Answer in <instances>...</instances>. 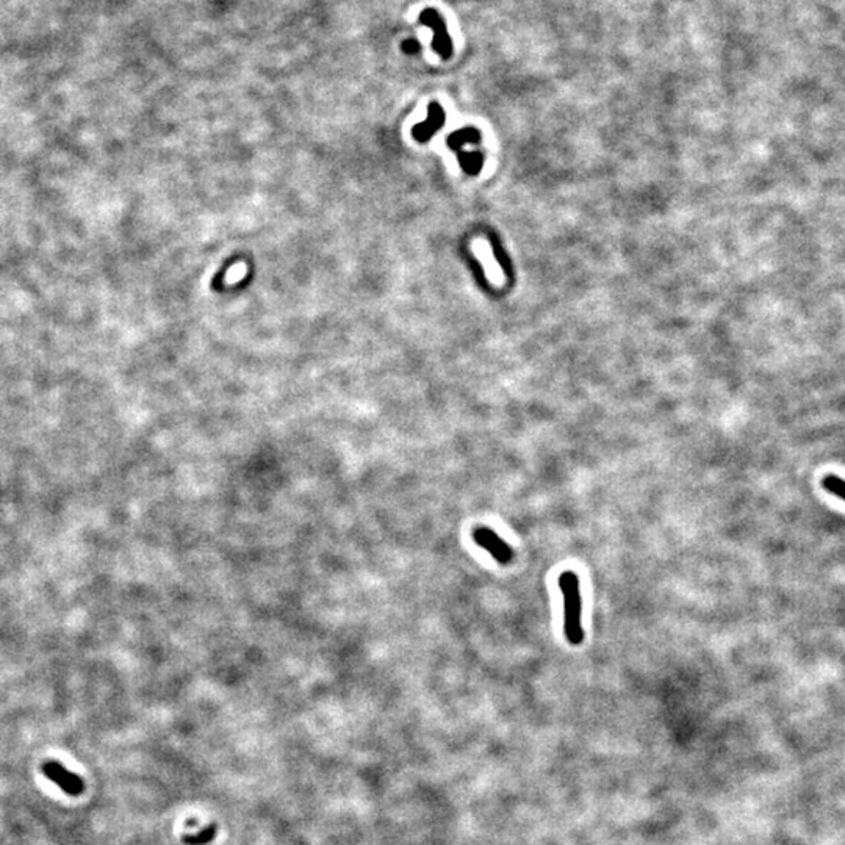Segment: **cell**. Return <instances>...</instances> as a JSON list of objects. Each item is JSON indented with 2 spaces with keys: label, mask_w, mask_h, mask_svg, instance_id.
<instances>
[{
  "label": "cell",
  "mask_w": 845,
  "mask_h": 845,
  "mask_svg": "<svg viewBox=\"0 0 845 845\" xmlns=\"http://www.w3.org/2000/svg\"><path fill=\"white\" fill-rule=\"evenodd\" d=\"M420 24L431 27L434 31V38H432L434 52L440 55L443 60H449L451 56H453L454 47H453V39H451V36L448 34L446 24H445V21H443L441 14L437 10H434V8H426V10H423L420 14Z\"/></svg>",
  "instance_id": "7a4b0ae2"
},
{
  "label": "cell",
  "mask_w": 845,
  "mask_h": 845,
  "mask_svg": "<svg viewBox=\"0 0 845 845\" xmlns=\"http://www.w3.org/2000/svg\"><path fill=\"white\" fill-rule=\"evenodd\" d=\"M401 49H403V52L407 55H415L421 51V44L418 43L416 39H406Z\"/></svg>",
  "instance_id": "9c48e42d"
},
{
  "label": "cell",
  "mask_w": 845,
  "mask_h": 845,
  "mask_svg": "<svg viewBox=\"0 0 845 845\" xmlns=\"http://www.w3.org/2000/svg\"><path fill=\"white\" fill-rule=\"evenodd\" d=\"M824 487L830 491V494H833L834 496H838L845 501V479L838 478V476H834V474H830L824 479Z\"/></svg>",
  "instance_id": "ba28073f"
},
{
  "label": "cell",
  "mask_w": 845,
  "mask_h": 845,
  "mask_svg": "<svg viewBox=\"0 0 845 845\" xmlns=\"http://www.w3.org/2000/svg\"><path fill=\"white\" fill-rule=\"evenodd\" d=\"M479 139H481L479 130L469 127V129L457 130L456 134L451 135L448 138V144H449V147H454V149H457V147H461L465 143H478Z\"/></svg>",
  "instance_id": "8992f818"
},
{
  "label": "cell",
  "mask_w": 845,
  "mask_h": 845,
  "mask_svg": "<svg viewBox=\"0 0 845 845\" xmlns=\"http://www.w3.org/2000/svg\"><path fill=\"white\" fill-rule=\"evenodd\" d=\"M443 124H445V113H443V109L440 106V104L432 102L429 105L428 119L421 122V124H416L412 129V135L416 141L426 143V141H429L432 135L436 134L439 129L443 127Z\"/></svg>",
  "instance_id": "277c9868"
},
{
  "label": "cell",
  "mask_w": 845,
  "mask_h": 845,
  "mask_svg": "<svg viewBox=\"0 0 845 845\" xmlns=\"http://www.w3.org/2000/svg\"><path fill=\"white\" fill-rule=\"evenodd\" d=\"M459 161H461L465 172L474 176L481 171L484 159L479 152H461L459 154Z\"/></svg>",
  "instance_id": "52a82bcc"
},
{
  "label": "cell",
  "mask_w": 845,
  "mask_h": 845,
  "mask_svg": "<svg viewBox=\"0 0 845 845\" xmlns=\"http://www.w3.org/2000/svg\"><path fill=\"white\" fill-rule=\"evenodd\" d=\"M557 586L564 598V633L571 645H581L584 641L582 629V598L581 584L575 571H564L557 579Z\"/></svg>",
  "instance_id": "6da1fadb"
},
{
  "label": "cell",
  "mask_w": 845,
  "mask_h": 845,
  "mask_svg": "<svg viewBox=\"0 0 845 845\" xmlns=\"http://www.w3.org/2000/svg\"><path fill=\"white\" fill-rule=\"evenodd\" d=\"M473 540L476 541V545H479L482 549H486V551L494 556V559L496 562L503 565L512 562L514 553L511 546H509L494 529L486 526L476 528L473 531Z\"/></svg>",
  "instance_id": "3957f363"
},
{
  "label": "cell",
  "mask_w": 845,
  "mask_h": 845,
  "mask_svg": "<svg viewBox=\"0 0 845 845\" xmlns=\"http://www.w3.org/2000/svg\"><path fill=\"white\" fill-rule=\"evenodd\" d=\"M243 274H244V266H243V265H240V266H235V268L231 271V273H229V276H227L229 282H236L238 279H240Z\"/></svg>",
  "instance_id": "30bf717a"
},
{
  "label": "cell",
  "mask_w": 845,
  "mask_h": 845,
  "mask_svg": "<svg viewBox=\"0 0 845 845\" xmlns=\"http://www.w3.org/2000/svg\"><path fill=\"white\" fill-rule=\"evenodd\" d=\"M44 774L47 778H51L52 781H55L59 784L63 791H66L68 794H79L84 789V784H81V779L77 775H72L69 774L68 770H64L61 766L59 764H46L44 766Z\"/></svg>",
  "instance_id": "5b68a950"
}]
</instances>
